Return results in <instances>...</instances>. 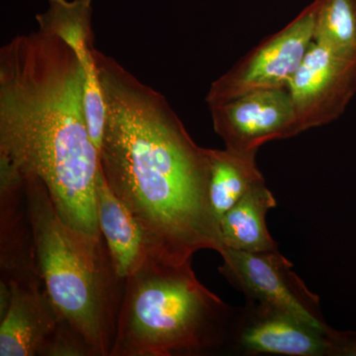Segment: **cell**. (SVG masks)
Returning a JSON list of instances; mask_svg holds the SVG:
<instances>
[{"label": "cell", "instance_id": "cell-1", "mask_svg": "<svg viewBox=\"0 0 356 356\" xmlns=\"http://www.w3.org/2000/svg\"><path fill=\"white\" fill-rule=\"evenodd\" d=\"M105 104L99 163L144 231L152 255L173 264L201 250L221 252L209 200V149L192 140L165 96L95 50Z\"/></svg>", "mask_w": 356, "mask_h": 356}, {"label": "cell", "instance_id": "cell-2", "mask_svg": "<svg viewBox=\"0 0 356 356\" xmlns=\"http://www.w3.org/2000/svg\"><path fill=\"white\" fill-rule=\"evenodd\" d=\"M79 54L54 33L14 36L0 49V165L38 178L72 228L102 236L99 154L84 109Z\"/></svg>", "mask_w": 356, "mask_h": 356}, {"label": "cell", "instance_id": "cell-3", "mask_svg": "<svg viewBox=\"0 0 356 356\" xmlns=\"http://www.w3.org/2000/svg\"><path fill=\"white\" fill-rule=\"evenodd\" d=\"M23 179L44 290L90 356H110L125 280L117 274L102 235L65 224L43 182Z\"/></svg>", "mask_w": 356, "mask_h": 356}, {"label": "cell", "instance_id": "cell-4", "mask_svg": "<svg viewBox=\"0 0 356 356\" xmlns=\"http://www.w3.org/2000/svg\"><path fill=\"white\" fill-rule=\"evenodd\" d=\"M191 262L151 255L126 278L110 356L197 355L224 343L229 307L197 280Z\"/></svg>", "mask_w": 356, "mask_h": 356}, {"label": "cell", "instance_id": "cell-5", "mask_svg": "<svg viewBox=\"0 0 356 356\" xmlns=\"http://www.w3.org/2000/svg\"><path fill=\"white\" fill-rule=\"evenodd\" d=\"M219 271L234 287L243 291L248 306L275 312L325 332V324L317 295L307 288L292 264L276 252H240L224 248Z\"/></svg>", "mask_w": 356, "mask_h": 356}, {"label": "cell", "instance_id": "cell-6", "mask_svg": "<svg viewBox=\"0 0 356 356\" xmlns=\"http://www.w3.org/2000/svg\"><path fill=\"white\" fill-rule=\"evenodd\" d=\"M315 2L283 29L267 37L211 83L208 105L228 102L252 91L287 88L313 43Z\"/></svg>", "mask_w": 356, "mask_h": 356}, {"label": "cell", "instance_id": "cell-7", "mask_svg": "<svg viewBox=\"0 0 356 356\" xmlns=\"http://www.w3.org/2000/svg\"><path fill=\"white\" fill-rule=\"evenodd\" d=\"M0 312V356H90L44 288L14 290Z\"/></svg>", "mask_w": 356, "mask_h": 356}, {"label": "cell", "instance_id": "cell-8", "mask_svg": "<svg viewBox=\"0 0 356 356\" xmlns=\"http://www.w3.org/2000/svg\"><path fill=\"white\" fill-rule=\"evenodd\" d=\"M287 89L298 135L327 125L344 113L356 95V60L313 42Z\"/></svg>", "mask_w": 356, "mask_h": 356}, {"label": "cell", "instance_id": "cell-9", "mask_svg": "<svg viewBox=\"0 0 356 356\" xmlns=\"http://www.w3.org/2000/svg\"><path fill=\"white\" fill-rule=\"evenodd\" d=\"M208 107L215 132L227 149L252 151L298 135L287 88L252 91Z\"/></svg>", "mask_w": 356, "mask_h": 356}, {"label": "cell", "instance_id": "cell-10", "mask_svg": "<svg viewBox=\"0 0 356 356\" xmlns=\"http://www.w3.org/2000/svg\"><path fill=\"white\" fill-rule=\"evenodd\" d=\"M0 310L14 290L44 288L26 202L24 179L0 166Z\"/></svg>", "mask_w": 356, "mask_h": 356}, {"label": "cell", "instance_id": "cell-11", "mask_svg": "<svg viewBox=\"0 0 356 356\" xmlns=\"http://www.w3.org/2000/svg\"><path fill=\"white\" fill-rule=\"evenodd\" d=\"M348 337L325 332L281 314L248 306L238 343L248 353L321 356L343 353Z\"/></svg>", "mask_w": 356, "mask_h": 356}, {"label": "cell", "instance_id": "cell-12", "mask_svg": "<svg viewBox=\"0 0 356 356\" xmlns=\"http://www.w3.org/2000/svg\"><path fill=\"white\" fill-rule=\"evenodd\" d=\"M96 208L116 273L125 280L151 257L152 250L139 222L110 188L102 166L96 179Z\"/></svg>", "mask_w": 356, "mask_h": 356}, {"label": "cell", "instance_id": "cell-13", "mask_svg": "<svg viewBox=\"0 0 356 356\" xmlns=\"http://www.w3.org/2000/svg\"><path fill=\"white\" fill-rule=\"evenodd\" d=\"M276 207V199L266 180L257 182L220 221L224 248L240 252H276L277 245L266 226L268 211Z\"/></svg>", "mask_w": 356, "mask_h": 356}, {"label": "cell", "instance_id": "cell-14", "mask_svg": "<svg viewBox=\"0 0 356 356\" xmlns=\"http://www.w3.org/2000/svg\"><path fill=\"white\" fill-rule=\"evenodd\" d=\"M257 152L209 149V200L218 222L254 184L266 180L257 166Z\"/></svg>", "mask_w": 356, "mask_h": 356}, {"label": "cell", "instance_id": "cell-15", "mask_svg": "<svg viewBox=\"0 0 356 356\" xmlns=\"http://www.w3.org/2000/svg\"><path fill=\"white\" fill-rule=\"evenodd\" d=\"M314 2V43L339 57L356 60V0Z\"/></svg>", "mask_w": 356, "mask_h": 356}, {"label": "cell", "instance_id": "cell-16", "mask_svg": "<svg viewBox=\"0 0 356 356\" xmlns=\"http://www.w3.org/2000/svg\"><path fill=\"white\" fill-rule=\"evenodd\" d=\"M343 355L356 356V341H350L346 344L343 350Z\"/></svg>", "mask_w": 356, "mask_h": 356}]
</instances>
